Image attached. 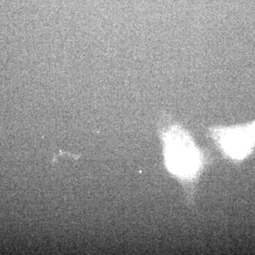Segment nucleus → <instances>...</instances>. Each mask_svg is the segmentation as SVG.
Returning a JSON list of instances; mask_svg holds the SVG:
<instances>
[{
	"label": "nucleus",
	"instance_id": "obj_1",
	"mask_svg": "<svg viewBox=\"0 0 255 255\" xmlns=\"http://www.w3.org/2000/svg\"><path fill=\"white\" fill-rule=\"evenodd\" d=\"M160 135L167 168L183 184H194L205 159L189 132L179 124H170L162 128Z\"/></svg>",
	"mask_w": 255,
	"mask_h": 255
},
{
	"label": "nucleus",
	"instance_id": "obj_2",
	"mask_svg": "<svg viewBox=\"0 0 255 255\" xmlns=\"http://www.w3.org/2000/svg\"><path fill=\"white\" fill-rule=\"evenodd\" d=\"M209 134L223 155L233 162H243L255 150V120L241 125L211 128Z\"/></svg>",
	"mask_w": 255,
	"mask_h": 255
}]
</instances>
